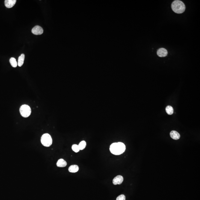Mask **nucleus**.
Segmentation results:
<instances>
[{"label": "nucleus", "mask_w": 200, "mask_h": 200, "mask_svg": "<svg viewBox=\"0 0 200 200\" xmlns=\"http://www.w3.org/2000/svg\"><path fill=\"white\" fill-rule=\"evenodd\" d=\"M10 63L12 66L13 68H16L18 65V63L14 57H11L9 60Z\"/></svg>", "instance_id": "ddd939ff"}, {"label": "nucleus", "mask_w": 200, "mask_h": 200, "mask_svg": "<svg viewBox=\"0 0 200 200\" xmlns=\"http://www.w3.org/2000/svg\"><path fill=\"white\" fill-rule=\"evenodd\" d=\"M126 150V147L122 142L114 143L112 144L110 147V150L113 154L120 155L124 152Z\"/></svg>", "instance_id": "f257e3e1"}, {"label": "nucleus", "mask_w": 200, "mask_h": 200, "mask_svg": "<svg viewBox=\"0 0 200 200\" xmlns=\"http://www.w3.org/2000/svg\"><path fill=\"white\" fill-rule=\"evenodd\" d=\"M32 32L34 35H41L44 32V30L41 27L37 25L33 28Z\"/></svg>", "instance_id": "39448f33"}, {"label": "nucleus", "mask_w": 200, "mask_h": 200, "mask_svg": "<svg viewBox=\"0 0 200 200\" xmlns=\"http://www.w3.org/2000/svg\"><path fill=\"white\" fill-rule=\"evenodd\" d=\"M16 2V0H5L4 4L5 6L7 8H12L15 5Z\"/></svg>", "instance_id": "6e6552de"}, {"label": "nucleus", "mask_w": 200, "mask_h": 200, "mask_svg": "<svg viewBox=\"0 0 200 200\" xmlns=\"http://www.w3.org/2000/svg\"><path fill=\"white\" fill-rule=\"evenodd\" d=\"M124 178L121 175H118L115 177L113 180V183L114 185H120L123 182Z\"/></svg>", "instance_id": "423d86ee"}, {"label": "nucleus", "mask_w": 200, "mask_h": 200, "mask_svg": "<svg viewBox=\"0 0 200 200\" xmlns=\"http://www.w3.org/2000/svg\"><path fill=\"white\" fill-rule=\"evenodd\" d=\"M168 51L165 48H161L157 50V54L160 57H165L168 54Z\"/></svg>", "instance_id": "0eeeda50"}, {"label": "nucleus", "mask_w": 200, "mask_h": 200, "mask_svg": "<svg viewBox=\"0 0 200 200\" xmlns=\"http://www.w3.org/2000/svg\"><path fill=\"white\" fill-rule=\"evenodd\" d=\"M72 150L75 152L76 153L79 152L80 150L79 148V146L77 145L74 144L73 145L72 147Z\"/></svg>", "instance_id": "dca6fc26"}, {"label": "nucleus", "mask_w": 200, "mask_h": 200, "mask_svg": "<svg viewBox=\"0 0 200 200\" xmlns=\"http://www.w3.org/2000/svg\"><path fill=\"white\" fill-rule=\"evenodd\" d=\"M166 111L168 115H171L174 113V109L171 106H168L166 108Z\"/></svg>", "instance_id": "4468645a"}, {"label": "nucleus", "mask_w": 200, "mask_h": 200, "mask_svg": "<svg viewBox=\"0 0 200 200\" xmlns=\"http://www.w3.org/2000/svg\"><path fill=\"white\" fill-rule=\"evenodd\" d=\"M67 163L66 161L63 159H60L57 162L56 165L57 167H65L67 165Z\"/></svg>", "instance_id": "9d476101"}, {"label": "nucleus", "mask_w": 200, "mask_h": 200, "mask_svg": "<svg viewBox=\"0 0 200 200\" xmlns=\"http://www.w3.org/2000/svg\"><path fill=\"white\" fill-rule=\"evenodd\" d=\"M41 142L43 146L48 147L52 145V138L50 134L45 133L42 136L41 138Z\"/></svg>", "instance_id": "7ed1b4c3"}, {"label": "nucleus", "mask_w": 200, "mask_h": 200, "mask_svg": "<svg viewBox=\"0 0 200 200\" xmlns=\"http://www.w3.org/2000/svg\"><path fill=\"white\" fill-rule=\"evenodd\" d=\"M170 136L172 138L175 140H178L180 138V135L179 133L175 130H173L171 132Z\"/></svg>", "instance_id": "1a4fd4ad"}, {"label": "nucleus", "mask_w": 200, "mask_h": 200, "mask_svg": "<svg viewBox=\"0 0 200 200\" xmlns=\"http://www.w3.org/2000/svg\"><path fill=\"white\" fill-rule=\"evenodd\" d=\"M171 8L175 13L181 14L185 12L186 6L184 3L180 0L174 1L171 4Z\"/></svg>", "instance_id": "f03ea898"}, {"label": "nucleus", "mask_w": 200, "mask_h": 200, "mask_svg": "<svg viewBox=\"0 0 200 200\" xmlns=\"http://www.w3.org/2000/svg\"><path fill=\"white\" fill-rule=\"evenodd\" d=\"M79 166L77 165H72L69 168V172L71 173H76L79 171Z\"/></svg>", "instance_id": "9b49d317"}, {"label": "nucleus", "mask_w": 200, "mask_h": 200, "mask_svg": "<svg viewBox=\"0 0 200 200\" xmlns=\"http://www.w3.org/2000/svg\"><path fill=\"white\" fill-rule=\"evenodd\" d=\"M86 145V142L85 141H81L78 145L80 150H84L85 148Z\"/></svg>", "instance_id": "2eb2a0df"}, {"label": "nucleus", "mask_w": 200, "mask_h": 200, "mask_svg": "<svg viewBox=\"0 0 200 200\" xmlns=\"http://www.w3.org/2000/svg\"><path fill=\"white\" fill-rule=\"evenodd\" d=\"M20 112L22 116L24 118H27L31 114V108L28 105L24 104L20 107Z\"/></svg>", "instance_id": "20e7f679"}, {"label": "nucleus", "mask_w": 200, "mask_h": 200, "mask_svg": "<svg viewBox=\"0 0 200 200\" xmlns=\"http://www.w3.org/2000/svg\"><path fill=\"white\" fill-rule=\"evenodd\" d=\"M126 197L124 195H121L119 196L116 198V200H125Z\"/></svg>", "instance_id": "f3484780"}, {"label": "nucleus", "mask_w": 200, "mask_h": 200, "mask_svg": "<svg viewBox=\"0 0 200 200\" xmlns=\"http://www.w3.org/2000/svg\"><path fill=\"white\" fill-rule=\"evenodd\" d=\"M25 57V56L24 54H21V56L19 57L18 65L19 67H21L23 65L24 63V61Z\"/></svg>", "instance_id": "f8f14e48"}]
</instances>
